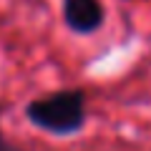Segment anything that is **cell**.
I'll use <instances>...</instances> for the list:
<instances>
[{
    "label": "cell",
    "mask_w": 151,
    "mask_h": 151,
    "mask_svg": "<svg viewBox=\"0 0 151 151\" xmlns=\"http://www.w3.org/2000/svg\"><path fill=\"white\" fill-rule=\"evenodd\" d=\"M3 111H5V106L0 103V116H3ZM0 151H23V149H18L15 144H10V141L5 139V134H3V129H0Z\"/></svg>",
    "instance_id": "obj_3"
},
{
    "label": "cell",
    "mask_w": 151,
    "mask_h": 151,
    "mask_svg": "<svg viewBox=\"0 0 151 151\" xmlns=\"http://www.w3.org/2000/svg\"><path fill=\"white\" fill-rule=\"evenodd\" d=\"M63 20L76 35H91L103 28L106 8L101 0H63Z\"/></svg>",
    "instance_id": "obj_2"
},
{
    "label": "cell",
    "mask_w": 151,
    "mask_h": 151,
    "mask_svg": "<svg viewBox=\"0 0 151 151\" xmlns=\"http://www.w3.org/2000/svg\"><path fill=\"white\" fill-rule=\"evenodd\" d=\"M86 103L88 98L83 88H60L40 98H33L25 106V119L28 124H33L45 134L65 139L83 131L88 119Z\"/></svg>",
    "instance_id": "obj_1"
}]
</instances>
